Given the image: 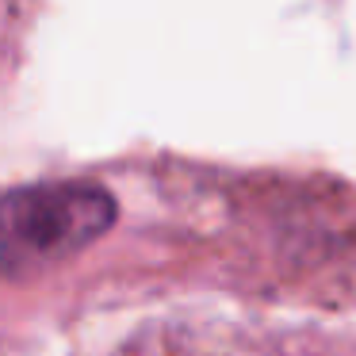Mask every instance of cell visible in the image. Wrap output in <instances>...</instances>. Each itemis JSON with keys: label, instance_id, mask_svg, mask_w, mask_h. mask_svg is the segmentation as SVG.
Wrapping results in <instances>:
<instances>
[{"label": "cell", "instance_id": "cell-1", "mask_svg": "<svg viewBox=\"0 0 356 356\" xmlns=\"http://www.w3.org/2000/svg\"><path fill=\"white\" fill-rule=\"evenodd\" d=\"M115 195L88 180H50L0 200V276L24 280L62 264L111 230Z\"/></svg>", "mask_w": 356, "mask_h": 356}]
</instances>
